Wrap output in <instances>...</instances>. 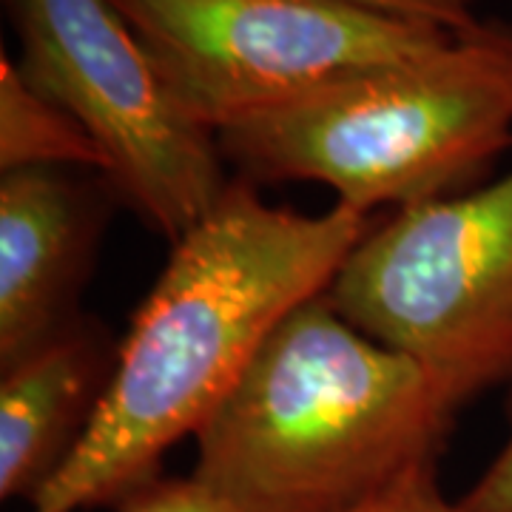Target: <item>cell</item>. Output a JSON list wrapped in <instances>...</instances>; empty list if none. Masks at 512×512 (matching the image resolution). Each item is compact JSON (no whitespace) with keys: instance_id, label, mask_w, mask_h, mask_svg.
<instances>
[{"instance_id":"cell-5","label":"cell","mask_w":512,"mask_h":512,"mask_svg":"<svg viewBox=\"0 0 512 512\" xmlns=\"http://www.w3.org/2000/svg\"><path fill=\"white\" fill-rule=\"evenodd\" d=\"M211 134L441 49L456 32L350 0H109Z\"/></svg>"},{"instance_id":"cell-6","label":"cell","mask_w":512,"mask_h":512,"mask_svg":"<svg viewBox=\"0 0 512 512\" xmlns=\"http://www.w3.org/2000/svg\"><path fill=\"white\" fill-rule=\"evenodd\" d=\"M3 3L23 77L92 137L120 205L177 242L231 185L217 134L188 117L109 0Z\"/></svg>"},{"instance_id":"cell-11","label":"cell","mask_w":512,"mask_h":512,"mask_svg":"<svg viewBox=\"0 0 512 512\" xmlns=\"http://www.w3.org/2000/svg\"><path fill=\"white\" fill-rule=\"evenodd\" d=\"M117 512H239L220 495L202 487L194 476H157L134 493H128Z\"/></svg>"},{"instance_id":"cell-12","label":"cell","mask_w":512,"mask_h":512,"mask_svg":"<svg viewBox=\"0 0 512 512\" xmlns=\"http://www.w3.org/2000/svg\"><path fill=\"white\" fill-rule=\"evenodd\" d=\"M350 3L379 9V12L396 15V18L436 23L450 32H467L481 20L478 15L481 0H350Z\"/></svg>"},{"instance_id":"cell-4","label":"cell","mask_w":512,"mask_h":512,"mask_svg":"<svg viewBox=\"0 0 512 512\" xmlns=\"http://www.w3.org/2000/svg\"><path fill=\"white\" fill-rule=\"evenodd\" d=\"M328 302L427 367L461 410L512 387V168L367 228Z\"/></svg>"},{"instance_id":"cell-2","label":"cell","mask_w":512,"mask_h":512,"mask_svg":"<svg viewBox=\"0 0 512 512\" xmlns=\"http://www.w3.org/2000/svg\"><path fill=\"white\" fill-rule=\"evenodd\" d=\"M456 416L427 367L322 293L279 322L194 436L191 476L239 512H345L439 464Z\"/></svg>"},{"instance_id":"cell-7","label":"cell","mask_w":512,"mask_h":512,"mask_svg":"<svg viewBox=\"0 0 512 512\" xmlns=\"http://www.w3.org/2000/svg\"><path fill=\"white\" fill-rule=\"evenodd\" d=\"M97 171L23 168L0 177V367L83 316L111 211Z\"/></svg>"},{"instance_id":"cell-9","label":"cell","mask_w":512,"mask_h":512,"mask_svg":"<svg viewBox=\"0 0 512 512\" xmlns=\"http://www.w3.org/2000/svg\"><path fill=\"white\" fill-rule=\"evenodd\" d=\"M83 168L103 177V157L66 109L23 77L12 57L0 55V171Z\"/></svg>"},{"instance_id":"cell-13","label":"cell","mask_w":512,"mask_h":512,"mask_svg":"<svg viewBox=\"0 0 512 512\" xmlns=\"http://www.w3.org/2000/svg\"><path fill=\"white\" fill-rule=\"evenodd\" d=\"M507 421H510V430H507L504 444L490 458V464L476 478V484L458 498L470 512H512V393L507 402Z\"/></svg>"},{"instance_id":"cell-10","label":"cell","mask_w":512,"mask_h":512,"mask_svg":"<svg viewBox=\"0 0 512 512\" xmlns=\"http://www.w3.org/2000/svg\"><path fill=\"white\" fill-rule=\"evenodd\" d=\"M345 512H470L439 487V464L416 467Z\"/></svg>"},{"instance_id":"cell-8","label":"cell","mask_w":512,"mask_h":512,"mask_svg":"<svg viewBox=\"0 0 512 512\" xmlns=\"http://www.w3.org/2000/svg\"><path fill=\"white\" fill-rule=\"evenodd\" d=\"M120 342L83 313L0 367V498L35 501L72 461L109 393Z\"/></svg>"},{"instance_id":"cell-1","label":"cell","mask_w":512,"mask_h":512,"mask_svg":"<svg viewBox=\"0 0 512 512\" xmlns=\"http://www.w3.org/2000/svg\"><path fill=\"white\" fill-rule=\"evenodd\" d=\"M367 228L365 214L339 202L305 214L231 180L171 242L89 436L29 512L117 507L163 476L165 453L200 433L288 313L328 291Z\"/></svg>"},{"instance_id":"cell-3","label":"cell","mask_w":512,"mask_h":512,"mask_svg":"<svg viewBox=\"0 0 512 512\" xmlns=\"http://www.w3.org/2000/svg\"><path fill=\"white\" fill-rule=\"evenodd\" d=\"M239 180L319 183L359 214L490 183L512 151V20L217 134Z\"/></svg>"}]
</instances>
